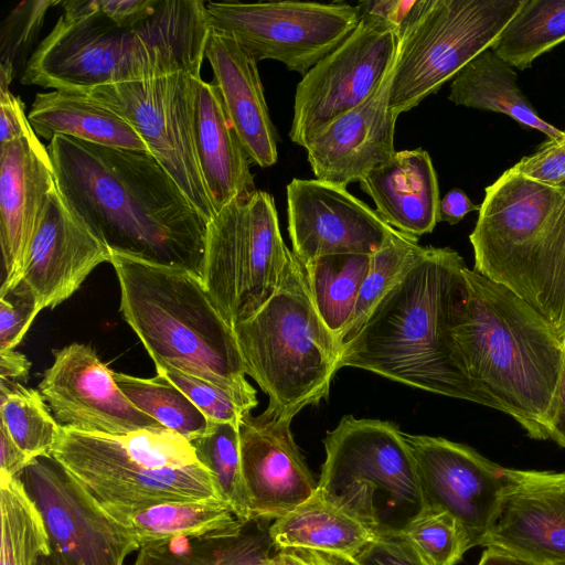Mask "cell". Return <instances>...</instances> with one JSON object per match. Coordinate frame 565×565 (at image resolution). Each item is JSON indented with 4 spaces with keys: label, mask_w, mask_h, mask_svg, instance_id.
<instances>
[{
    "label": "cell",
    "mask_w": 565,
    "mask_h": 565,
    "mask_svg": "<svg viewBox=\"0 0 565 565\" xmlns=\"http://www.w3.org/2000/svg\"><path fill=\"white\" fill-rule=\"evenodd\" d=\"M46 149L58 193L110 252L201 278L209 222L151 153L64 135Z\"/></svg>",
    "instance_id": "6da1fadb"
},
{
    "label": "cell",
    "mask_w": 565,
    "mask_h": 565,
    "mask_svg": "<svg viewBox=\"0 0 565 565\" xmlns=\"http://www.w3.org/2000/svg\"><path fill=\"white\" fill-rule=\"evenodd\" d=\"M466 267L449 247H424L355 335L341 347L340 369H362L490 407L467 375L454 338L467 299Z\"/></svg>",
    "instance_id": "7a4b0ae2"
},
{
    "label": "cell",
    "mask_w": 565,
    "mask_h": 565,
    "mask_svg": "<svg viewBox=\"0 0 565 565\" xmlns=\"http://www.w3.org/2000/svg\"><path fill=\"white\" fill-rule=\"evenodd\" d=\"M50 33L30 57L20 82L86 94L107 84L185 73L201 77L211 32L205 2L160 0L134 29L106 17L98 0L62 1Z\"/></svg>",
    "instance_id": "3957f363"
},
{
    "label": "cell",
    "mask_w": 565,
    "mask_h": 565,
    "mask_svg": "<svg viewBox=\"0 0 565 565\" xmlns=\"http://www.w3.org/2000/svg\"><path fill=\"white\" fill-rule=\"evenodd\" d=\"M467 299L454 330L465 370L490 407L534 439L550 424L565 371L564 347L547 320L507 287L463 270Z\"/></svg>",
    "instance_id": "277c9868"
},
{
    "label": "cell",
    "mask_w": 565,
    "mask_h": 565,
    "mask_svg": "<svg viewBox=\"0 0 565 565\" xmlns=\"http://www.w3.org/2000/svg\"><path fill=\"white\" fill-rule=\"evenodd\" d=\"M120 313L149 356L227 391L250 411L256 390L246 380L233 327L202 280L178 267L110 252Z\"/></svg>",
    "instance_id": "5b68a950"
},
{
    "label": "cell",
    "mask_w": 565,
    "mask_h": 565,
    "mask_svg": "<svg viewBox=\"0 0 565 565\" xmlns=\"http://www.w3.org/2000/svg\"><path fill=\"white\" fill-rule=\"evenodd\" d=\"M469 239L475 270L539 311L565 340V183L511 168L486 188Z\"/></svg>",
    "instance_id": "8992f818"
},
{
    "label": "cell",
    "mask_w": 565,
    "mask_h": 565,
    "mask_svg": "<svg viewBox=\"0 0 565 565\" xmlns=\"http://www.w3.org/2000/svg\"><path fill=\"white\" fill-rule=\"evenodd\" d=\"M233 330L246 375L269 398L267 413L292 419L328 397L340 370V345L319 316L292 250L275 294Z\"/></svg>",
    "instance_id": "52a82bcc"
},
{
    "label": "cell",
    "mask_w": 565,
    "mask_h": 565,
    "mask_svg": "<svg viewBox=\"0 0 565 565\" xmlns=\"http://www.w3.org/2000/svg\"><path fill=\"white\" fill-rule=\"evenodd\" d=\"M323 445L318 492L374 537L401 535L426 509L412 450L394 423L347 415Z\"/></svg>",
    "instance_id": "ba28073f"
},
{
    "label": "cell",
    "mask_w": 565,
    "mask_h": 565,
    "mask_svg": "<svg viewBox=\"0 0 565 565\" xmlns=\"http://www.w3.org/2000/svg\"><path fill=\"white\" fill-rule=\"evenodd\" d=\"M289 254L268 192L238 196L209 222L201 280L231 327L250 318L271 298Z\"/></svg>",
    "instance_id": "9c48e42d"
},
{
    "label": "cell",
    "mask_w": 565,
    "mask_h": 565,
    "mask_svg": "<svg viewBox=\"0 0 565 565\" xmlns=\"http://www.w3.org/2000/svg\"><path fill=\"white\" fill-rule=\"evenodd\" d=\"M51 456L111 516L170 502L221 499L201 462L164 467L128 435L89 434L61 425Z\"/></svg>",
    "instance_id": "30bf717a"
},
{
    "label": "cell",
    "mask_w": 565,
    "mask_h": 565,
    "mask_svg": "<svg viewBox=\"0 0 565 565\" xmlns=\"http://www.w3.org/2000/svg\"><path fill=\"white\" fill-rule=\"evenodd\" d=\"M524 0H429L398 41L388 109L408 111L491 47Z\"/></svg>",
    "instance_id": "8fae6325"
},
{
    "label": "cell",
    "mask_w": 565,
    "mask_h": 565,
    "mask_svg": "<svg viewBox=\"0 0 565 565\" xmlns=\"http://www.w3.org/2000/svg\"><path fill=\"white\" fill-rule=\"evenodd\" d=\"M211 31L232 36L256 62L275 60L302 76L358 26L355 6L278 1L205 2Z\"/></svg>",
    "instance_id": "7c38bea8"
},
{
    "label": "cell",
    "mask_w": 565,
    "mask_h": 565,
    "mask_svg": "<svg viewBox=\"0 0 565 565\" xmlns=\"http://www.w3.org/2000/svg\"><path fill=\"white\" fill-rule=\"evenodd\" d=\"M193 78L185 73H174L102 85L83 95L128 121L192 205L210 222L216 212L196 156Z\"/></svg>",
    "instance_id": "4fadbf2b"
},
{
    "label": "cell",
    "mask_w": 565,
    "mask_h": 565,
    "mask_svg": "<svg viewBox=\"0 0 565 565\" xmlns=\"http://www.w3.org/2000/svg\"><path fill=\"white\" fill-rule=\"evenodd\" d=\"M397 46L394 33L360 20L297 84L290 140L306 149L335 119L366 100L392 68Z\"/></svg>",
    "instance_id": "5bb4252c"
},
{
    "label": "cell",
    "mask_w": 565,
    "mask_h": 565,
    "mask_svg": "<svg viewBox=\"0 0 565 565\" xmlns=\"http://www.w3.org/2000/svg\"><path fill=\"white\" fill-rule=\"evenodd\" d=\"M39 509L51 552L67 565H124L139 546L119 522L52 457H36L19 476Z\"/></svg>",
    "instance_id": "9a60e30c"
},
{
    "label": "cell",
    "mask_w": 565,
    "mask_h": 565,
    "mask_svg": "<svg viewBox=\"0 0 565 565\" xmlns=\"http://www.w3.org/2000/svg\"><path fill=\"white\" fill-rule=\"evenodd\" d=\"M425 508L450 514L469 547L484 546L514 469L500 467L475 449L441 437L405 434Z\"/></svg>",
    "instance_id": "2e32d148"
},
{
    "label": "cell",
    "mask_w": 565,
    "mask_h": 565,
    "mask_svg": "<svg viewBox=\"0 0 565 565\" xmlns=\"http://www.w3.org/2000/svg\"><path fill=\"white\" fill-rule=\"evenodd\" d=\"M39 390L57 423L79 431L121 436L164 428L134 406L113 371L86 344L74 342L55 351Z\"/></svg>",
    "instance_id": "e0dca14e"
},
{
    "label": "cell",
    "mask_w": 565,
    "mask_h": 565,
    "mask_svg": "<svg viewBox=\"0 0 565 565\" xmlns=\"http://www.w3.org/2000/svg\"><path fill=\"white\" fill-rule=\"evenodd\" d=\"M286 191L291 250L303 265L333 254L372 256L396 231L347 186L295 178Z\"/></svg>",
    "instance_id": "ac0fdd59"
},
{
    "label": "cell",
    "mask_w": 565,
    "mask_h": 565,
    "mask_svg": "<svg viewBox=\"0 0 565 565\" xmlns=\"http://www.w3.org/2000/svg\"><path fill=\"white\" fill-rule=\"evenodd\" d=\"M110 257L109 248L71 211L56 189L31 239L18 286L33 298L39 312L54 308L98 265L110 263Z\"/></svg>",
    "instance_id": "d6986e66"
},
{
    "label": "cell",
    "mask_w": 565,
    "mask_h": 565,
    "mask_svg": "<svg viewBox=\"0 0 565 565\" xmlns=\"http://www.w3.org/2000/svg\"><path fill=\"white\" fill-rule=\"evenodd\" d=\"M292 419L246 414L239 423L241 458L250 518L274 521L318 490L291 433Z\"/></svg>",
    "instance_id": "ffe728a7"
},
{
    "label": "cell",
    "mask_w": 565,
    "mask_h": 565,
    "mask_svg": "<svg viewBox=\"0 0 565 565\" xmlns=\"http://www.w3.org/2000/svg\"><path fill=\"white\" fill-rule=\"evenodd\" d=\"M55 190L47 149L33 129L0 145V245L4 267L0 296L20 284L31 239Z\"/></svg>",
    "instance_id": "44dd1931"
},
{
    "label": "cell",
    "mask_w": 565,
    "mask_h": 565,
    "mask_svg": "<svg viewBox=\"0 0 565 565\" xmlns=\"http://www.w3.org/2000/svg\"><path fill=\"white\" fill-rule=\"evenodd\" d=\"M394 64L376 90L328 126L307 148L316 179L347 186L395 153L397 115L388 109Z\"/></svg>",
    "instance_id": "7402d4cb"
},
{
    "label": "cell",
    "mask_w": 565,
    "mask_h": 565,
    "mask_svg": "<svg viewBox=\"0 0 565 565\" xmlns=\"http://www.w3.org/2000/svg\"><path fill=\"white\" fill-rule=\"evenodd\" d=\"M565 562V472L516 470L484 547Z\"/></svg>",
    "instance_id": "603a6c76"
},
{
    "label": "cell",
    "mask_w": 565,
    "mask_h": 565,
    "mask_svg": "<svg viewBox=\"0 0 565 565\" xmlns=\"http://www.w3.org/2000/svg\"><path fill=\"white\" fill-rule=\"evenodd\" d=\"M221 98L250 162L260 168L278 159L277 135L265 100L257 62L230 35L211 31L205 45Z\"/></svg>",
    "instance_id": "cb8c5ba5"
},
{
    "label": "cell",
    "mask_w": 565,
    "mask_h": 565,
    "mask_svg": "<svg viewBox=\"0 0 565 565\" xmlns=\"http://www.w3.org/2000/svg\"><path fill=\"white\" fill-rule=\"evenodd\" d=\"M359 183L380 217L405 235L418 239L440 222L438 179L424 149L395 151Z\"/></svg>",
    "instance_id": "d4e9b609"
},
{
    "label": "cell",
    "mask_w": 565,
    "mask_h": 565,
    "mask_svg": "<svg viewBox=\"0 0 565 565\" xmlns=\"http://www.w3.org/2000/svg\"><path fill=\"white\" fill-rule=\"evenodd\" d=\"M193 128L199 167L215 212L256 191L250 160L214 83L193 78Z\"/></svg>",
    "instance_id": "484cf974"
},
{
    "label": "cell",
    "mask_w": 565,
    "mask_h": 565,
    "mask_svg": "<svg viewBox=\"0 0 565 565\" xmlns=\"http://www.w3.org/2000/svg\"><path fill=\"white\" fill-rule=\"evenodd\" d=\"M268 520L252 519L199 535L175 536L138 550L134 565H282Z\"/></svg>",
    "instance_id": "4316f807"
},
{
    "label": "cell",
    "mask_w": 565,
    "mask_h": 565,
    "mask_svg": "<svg viewBox=\"0 0 565 565\" xmlns=\"http://www.w3.org/2000/svg\"><path fill=\"white\" fill-rule=\"evenodd\" d=\"M28 119L36 136L49 141L64 135L96 145L150 153L128 121L79 93L62 89L36 93Z\"/></svg>",
    "instance_id": "83f0119b"
},
{
    "label": "cell",
    "mask_w": 565,
    "mask_h": 565,
    "mask_svg": "<svg viewBox=\"0 0 565 565\" xmlns=\"http://www.w3.org/2000/svg\"><path fill=\"white\" fill-rule=\"evenodd\" d=\"M274 543L280 548H301L324 553L351 564L374 539L358 520L317 492L269 526Z\"/></svg>",
    "instance_id": "f1b7e54d"
},
{
    "label": "cell",
    "mask_w": 565,
    "mask_h": 565,
    "mask_svg": "<svg viewBox=\"0 0 565 565\" xmlns=\"http://www.w3.org/2000/svg\"><path fill=\"white\" fill-rule=\"evenodd\" d=\"M516 81L514 67L488 49L454 77L448 99L459 106L507 115L548 139L563 137L565 131L539 116Z\"/></svg>",
    "instance_id": "f546056e"
},
{
    "label": "cell",
    "mask_w": 565,
    "mask_h": 565,
    "mask_svg": "<svg viewBox=\"0 0 565 565\" xmlns=\"http://www.w3.org/2000/svg\"><path fill=\"white\" fill-rule=\"evenodd\" d=\"M111 518L127 529L139 548L151 542L204 534L242 522L222 499L163 503Z\"/></svg>",
    "instance_id": "4dcf8cb0"
},
{
    "label": "cell",
    "mask_w": 565,
    "mask_h": 565,
    "mask_svg": "<svg viewBox=\"0 0 565 565\" xmlns=\"http://www.w3.org/2000/svg\"><path fill=\"white\" fill-rule=\"evenodd\" d=\"M370 264L365 254L326 255L302 264L315 307L337 339L353 313Z\"/></svg>",
    "instance_id": "1f68e13d"
},
{
    "label": "cell",
    "mask_w": 565,
    "mask_h": 565,
    "mask_svg": "<svg viewBox=\"0 0 565 565\" xmlns=\"http://www.w3.org/2000/svg\"><path fill=\"white\" fill-rule=\"evenodd\" d=\"M564 41L565 0H524L490 49L523 71Z\"/></svg>",
    "instance_id": "d6a6232c"
},
{
    "label": "cell",
    "mask_w": 565,
    "mask_h": 565,
    "mask_svg": "<svg viewBox=\"0 0 565 565\" xmlns=\"http://www.w3.org/2000/svg\"><path fill=\"white\" fill-rule=\"evenodd\" d=\"M0 565H38L51 553L42 515L18 478L0 475Z\"/></svg>",
    "instance_id": "836d02e7"
},
{
    "label": "cell",
    "mask_w": 565,
    "mask_h": 565,
    "mask_svg": "<svg viewBox=\"0 0 565 565\" xmlns=\"http://www.w3.org/2000/svg\"><path fill=\"white\" fill-rule=\"evenodd\" d=\"M125 396L164 428L192 441L209 428L206 416L168 379L157 374L143 379L113 371Z\"/></svg>",
    "instance_id": "e575fe53"
},
{
    "label": "cell",
    "mask_w": 565,
    "mask_h": 565,
    "mask_svg": "<svg viewBox=\"0 0 565 565\" xmlns=\"http://www.w3.org/2000/svg\"><path fill=\"white\" fill-rule=\"evenodd\" d=\"M44 401L40 391L1 379L0 426L32 459L51 456L61 434V425Z\"/></svg>",
    "instance_id": "d590c367"
},
{
    "label": "cell",
    "mask_w": 565,
    "mask_h": 565,
    "mask_svg": "<svg viewBox=\"0 0 565 565\" xmlns=\"http://www.w3.org/2000/svg\"><path fill=\"white\" fill-rule=\"evenodd\" d=\"M191 444L198 460L211 472L221 499L239 521L252 520L242 470L238 426L210 422L205 434Z\"/></svg>",
    "instance_id": "8d00e7d4"
},
{
    "label": "cell",
    "mask_w": 565,
    "mask_h": 565,
    "mask_svg": "<svg viewBox=\"0 0 565 565\" xmlns=\"http://www.w3.org/2000/svg\"><path fill=\"white\" fill-rule=\"evenodd\" d=\"M423 249L417 238L395 231L371 256L370 268L361 286L353 313L338 339L340 349L355 335L374 307L401 279Z\"/></svg>",
    "instance_id": "74e56055"
},
{
    "label": "cell",
    "mask_w": 565,
    "mask_h": 565,
    "mask_svg": "<svg viewBox=\"0 0 565 565\" xmlns=\"http://www.w3.org/2000/svg\"><path fill=\"white\" fill-rule=\"evenodd\" d=\"M401 536L428 565H456L470 548L459 523L438 510L425 509Z\"/></svg>",
    "instance_id": "f35d334b"
},
{
    "label": "cell",
    "mask_w": 565,
    "mask_h": 565,
    "mask_svg": "<svg viewBox=\"0 0 565 565\" xmlns=\"http://www.w3.org/2000/svg\"><path fill=\"white\" fill-rule=\"evenodd\" d=\"M57 0H31L18 3L0 29V74L13 79L24 71L34 50L46 12Z\"/></svg>",
    "instance_id": "ab89813d"
},
{
    "label": "cell",
    "mask_w": 565,
    "mask_h": 565,
    "mask_svg": "<svg viewBox=\"0 0 565 565\" xmlns=\"http://www.w3.org/2000/svg\"><path fill=\"white\" fill-rule=\"evenodd\" d=\"M157 374L173 383L210 422L239 426L250 409L238 398L205 380L188 374L166 362L154 363Z\"/></svg>",
    "instance_id": "60d3db41"
},
{
    "label": "cell",
    "mask_w": 565,
    "mask_h": 565,
    "mask_svg": "<svg viewBox=\"0 0 565 565\" xmlns=\"http://www.w3.org/2000/svg\"><path fill=\"white\" fill-rule=\"evenodd\" d=\"M428 4L429 0H364L355 9L359 20L394 33L399 41Z\"/></svg>",
    "instance_id": "b9f144b4"
},
{
    "label": "cell",
    "mask_w": 565,
    "mask_h": 565,
    "mask_svg": "<svg viewBox=\"0 0 565 565\" xmlns=\"http://www.w3.org/2000/svg\"><path fill=\"white\" fill-rule=\"evenodd\" d=\"M38 313L33 298L20 286L0 296V352L14 350Z\"/></svg>",
    "instance_id": "7bdbcfd3"
},
{
    "label": "cell",
    "mask_w": 565,
    "mask_h": 565,
    "mask_svg": "<svg viewBox=\"0 0 565 565\" xmlns=\"http://www.w3.org/2000/svg\"><path fill=\"white\" fill-rule=\"evenodd\" d=\"M513 171L548 185L565 183V135L548 139L534 153L523 157Z\"/></svg>",
    "instance_id": "ee69618b"
},
{
    "label": "cell",
    "mask_w": 565,
    "mask_h": 565,
    "mask_svg": "<svg viewBox=\"0 0 565 565\" xmlns=\"http://www.w3.org/2000/svg\"><path fill=\"white\" fill-rule=\"evenodd\" d=\"M350 565H428L398 536L374 537L354 557Z\"/></svg>",
    "instance_id": "f6af8a7d"
},
{
    "label": "cell",
    "mask_w": 565,
    "mask_h": 565,
    "mask_svg": "<svg viewBox=\"0 0 565 565\" xmlns=\"http://www.w3.org/2000/svg\"><path fill=\"white\" fill-rule=\"evenodd\" d=\"M32 129L24 105L9 88H0V145L23 137Z\"/></svg>",
    "instance_id": "bcb514c9"
},
{
    "label": "cell",
    "mask_w": 565,
    "mask_h": 565,
    "mask_svg": "<svg viewBox=\"0 0 565 565\" xmlns=\"http://www.w3.org/2000/svg\"><path fill=\"white\" fill-rule=\"evenodd\" d=\"M160 0H98L102 12L121 29H134L152 15Z\"/></svg>",
    "instance_id": "7dc6e473"
},
{
    "label": "cell",
    "mask_w": 565,
    "mask_h": 565,
    "mask_svg": "<svg viewBox=\"0 0 565 565\" xmlns=\"http://www.w3.org/2000/svg\"><path fill=\"white\" fill-rule=\"evenodd\" d=\"M31 460L0 426V475L18 478Z\"/></svg>",
    "instance_id": "c3c4849f"
},
{
    "label": "cell",
    "mask_w": 565,
    "mask_h": 565,
    "mask_svg": "<svg viewBox=\"0 0 565 565\" xmlns=\"http://www.w3.org/2000/svg\"><path fill=\"white\" fill-rule=\"evenodd\" d=\"M472 211H480V205L472 203L462 190L452 189L440 200L439 221L455 225Z\"/></svg>",
    "instance_id": "681fc988"
},
{
    "label": "cell",
    "mask_w": 565,
    "mask_h": 565,
    "mask_svg": "<svg viewBox=\"0 0 565 565\" xmlns=\"http://www.w3.org/2000/svg\"><path fill=\"white\" fill-rule=\"evenodd\" d=\"M282 565H349L334 556L301 548L281 550Z\"/></svg>",
    "instance_id": "f907efd6"
},
{
    "label": "cell",
    "mask_w": 565,
    "mask_h": 565,
    "mask_svg": "<svg viewBox=\"0 0 565 565\" xmlns=\"http://www.w3.org/2000/svg\"><path fill=\"white\" fill-rule=\"evenodd\" d=\"M31 363L22 353L9 350L0 352V377L15 381L26 379Z\"/></svg>",
    "instance_id": "816d5d0a"
},
{
    "label": "cell",
    "mask_w": 565,
    "mask_h": 565,
    "mask_svg": "<svg viewBox=\"0 0 565 565\" xmlns=\"http://www.w3.org/2000/svg\"><path fill=\"white\" fill-rule=\"evenodd\" d=\"M477 565H548L504 548L487 546Z\"/></svg>",
    "instance_id": "f5cc1de1"
},
{
    "label": "cell",
    "mask_w": 565,
    "mask_h": 565,
    "mask_svg": "<svg viewBox=\"0 0 565 565\" xmlns=\"http://www.w3.org/2000/svg\"><path fill=\"white\" fill-rule=\"evenodd\" d=\"M550 438L565 447V371L558 388L552 420L550 424Z\"/></svg>",
    "instance_id": "db71d44e"
},
{
    "label": "cell",
    "mask_w": 565,
    "mask_h": 565,
    "mask_svg": "<svg viewBox=\"0 0 565 565\" xmlns=\"http://www.w3.org/2000/svg\"><path fill=\"white\" fill-rule=\"evenodd\" d=\"M38 565H67L60 556L51 552L49 555L42 556Z\"/></svg>",
    "instance_id": "11a10c76"
},
{
    "label": "cell",
    "mask_w": 565,
    "mask_h": 565,
    "mask_svg": "<svg viewBox=\"0 0 565 565\" xmlns=\"http://www.w3.org/2000/svg\"><path fill=\"white\" fill-rule=\"evenodd\" d=\"M552 565H565V562H559V563H555V564H552Z\"/></svg>",
    "instance_id": "9f6ffc18"
}]
</instances>
